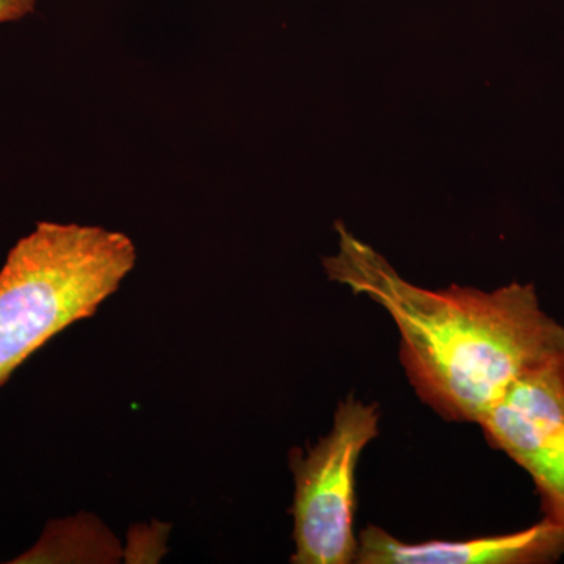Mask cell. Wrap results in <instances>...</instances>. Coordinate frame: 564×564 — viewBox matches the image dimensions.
Masks as SVG:
<instances>
[{"label": "cell", "mask_w": 564, "mask_h": 564, "mask_svg": "<svg viewBox=\"0 0 564 564\" xmlns=\"http://www.w3.org/2000/svg\"><path fill=\"white\" fill-rule=\"evenodd\" d=\"M337 232L326 274L389 314L410 384L444 421L478 425L522 378L564 362V325L544 313L532 284L430 291L403 280L340 223Z\"/></svg>", "instance_id": "6da1fadb"}, {"label": "cell", "mask_w": 564, "mask_h": 564, "mask_svg": "<svg viewBox=\"0 0 564 564\" xmlns=\"http://www.w3.org/2000/svg\"><path fill=\"white\" fill-rule=\"evenodd\" d=\"M131 237L101 226L40 221L0 269V386L73 323L91 317L132 272Z\"/></svg>", "instance_id": "7a4b0ae2"}, {"label": "cell", "mask_w": 564, "mask_h": 564, "mask_svg": "<svg viewBox=\"0 0 564 564\" xmlns=\"http://www.w3.org/2000/svg\"><path fill=\"white\" fill-rule=\"evenodd\" d=\"M380 408L348 395L337 406L333 429L306 455L293 448L295 564H350L359 540L355 530L356 470L367 445L380 434Z\"/></svg>", "instance_id": "3957f363"}, {"label": "cell", "mask_w": 564, "mask_h": 564, "mask_svg": "<svg viewBox=\"0 0 564 564\" xmlns=\"http://www.w3.org/2000/svg\"><path fill=\"white\" fill-rule=\"evenodd\" d=\"M478 426L529 474L543 518L564 530V362L522 378Z\"/></svg>", "instance_id": "277c9868"}, {"label": "cell", "mask_w": 564, "mask_h": 564, "mask_svg": "<svg viewBox=\"0 0 564 564\" xmlns=\"http://www.w3.org/2000/svg\"><path fill=\"white\" fill-rule=\"evenodd\" d=\"M358 540L359 564H545L564 556V530L544 518L519 532L470 540L406 543L377 525Z\"/></svg>", "instance_id": "5b68a950"}, {"label": "cell", "mask_w": 564, "mask_h": 564, "mask_svg": "<svg viewBox=\"0 0 564 564\" xmlns=\"http://www.w3.org/2000/svg\"><path fill=\"white\" fill-rule=\"evenodd\" d=\"M39 0H0V24L24 20L36 9Z\"/></svg>", "instance_id": "8992f818"}]
</instances>
